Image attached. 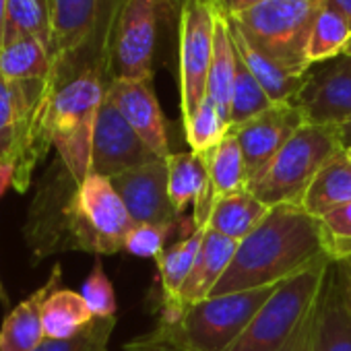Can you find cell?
Returning a JSON list of instances; mask_svg holds the SVG:
<instances>
[{"label": "cell", "mask_w": 351, "mask_h": 351, "mask_svg": "<svg viewBox=\"0 0 351 351\" xmlns=\"http://www.w3.org/2000/svg\"><path fill=\"white\" fill-rule=\"evenodd\" d=\"M320 258H326L320 221L300 205L273 207L261 226L238 244L230 269L211 295L283 283Z\"/></svg>", "instance_id": "6da1fadb"}, {"label": "cell", "mask_w": 351, "mask_h": 351, "mask_svg": "<svg viewBox=\"0 0 351 351\" xmlns=\"http://www.w3.org/2000/svg\"><path fill=\"white\" fill-rule=\"evenodd\" d=\"M330 258L285 279L226 351H312Z\"/></svg>", "instance_id": "7a4b0ae2"}, {"label": "cell", "mask_w": 351, "mask_h": 351, "mask_svg": "<svg viewBox=\"0 0 351 351\" xmlns=\"http://www.w3.org/2000/svg\"><path fill=\"white\" fill-rule=\"evenodd\" d=\"M56 79L13 81L0 75V161L17 167L15 191L27 193L52 149L48 116Z\"/></svg>", "instance_id": "3957f363"}, {"label": "cell", "mask_w": 351, "mask_h": 351, "mask_svg": "<svg viewBox=\"0 0 351 351\" xmlns=\"http://www.w3.org/2000/svg\"><path fill=\"white\" fill-rule=\"evenodd\" d=\"M110 77L104 69H81L56 77L48 130L56 157L81 184L91 171V145Z\"/></svg>", "instance_id": "277c9868"}, {"label": "cell", "mask_w": 351, "mask_h": 351, "mask_svg": "<svg viewBox=\"0 0 351 351\" xmlns=\"http://www.w3.org/2000/svg\"><path fill=\"white\" fill-rule=\"evenodd\" d=\"M124 0H52V58L56 77L104 69ZM110 77V75H108Z\"/></svg>", "instance_id": "5b68a950"}, {"label": "cell", "mask_w": 351, "mask_h": 351, "mask_svg": "<svg viewBox=\"0 0 351 351\" xmlns=\"http://www.w3.org/2000/svg\"><path fill=\"white\" fill-rule=\"evenodd\" d=\"M326 0H267L228 19L256 50L293 75L310 71L308 42Z\"/></svg>", "instance_id": "8992f818"}, {"label": "cell", "mask_w": 351, "mask_h": 351, "mask_svg": "<svg viewBox=\"0 0 351 351\" xmlns=\"http://www.w3.org/2000/svg\"><path fill=\"white\" fill-rule=\"evenodd\" d=\"M343 151L337 124L306 122L275 155L265 173L248 191L269 209L300 205L320 167Z\"/></svg>", "instance_id": "52a82bcc"}, {"label": "cell", "mask_w": 351, "mask_h": 351, "mask_svg": "<svg viewBox=\"0 0 351 351\" xmlns=\"http://www.w3.org/2000/svg\"><path fill=\"white\" fill-rule=\"evenodd\" d=\"M134 226L124 201L110 178L87 173L69 205V232L75 250L95 256L124 250V240Z\"/></svg>", "instance_id": "ba28073f"}, {"label": "cell", "mask_w": 351, "mask_h": 351, "mask_svg": "<svg viewBox=\"0 0 351 351\" xmlns=\"http://www.w3.org/2000/svg\"><path fill=\"white\" fill-rule=\"evenodd\" d=\"M169 15V0H124L110 42V81H153L159 23Z\"/></svg>", "instance_id": "9c48e42d"}, {"label": "cell", "mask_w": 351, "mask_h": 351, "mask_svg": "<svg viewBox=\"0 0 351 351\" xmlns=\"http://www.w3.org/2000/svg\"><path fill=\"white\" fill-rule=\"evenodd\" d=\"M281 283L211 295L184 310L180 328L201 351H226L252 322Z\"/></svg>", "instance_id": "30bf717a"}, {"label": "cell", "mask_w": 351, "mask_h": 351, "mask_svg": "<svg viewBox=\"0 0 351 351\" xmlns=\"http://www.w3.org/2000/svg\"><path fill=\"white\" fill-rule=\"evenodd\" d=\"M77 186L79 182L56 157L34 195L23 228L25 244L34 256V263L73 248L69 232V205Z\"/></svg>", "instance_id": "8fae6325"}, {"label": "cell", "mask_w": 351, "mask_h": 351, "mask_svg": "<svg viewBox=\"0 0 351 351\" xmlns=\"http://www.w3.org/2000/svg\"><path fill=\"white\" fill-rule=\"evenodd\" d=\"M217 11L209 0H189L180 11L182 116L191 118L207 97Z\"/></svg>", "instance_id": "7c38bea8"}, {"label": "cell", "mask_w": 351, "mask_h": 351, "mask_svg": "<svg viewBox=\"0 0 351 351\" xmlns=\"http://www.w3.org/2000/svg\"><path fill=\"white\" fill-rule=\"evenodd\" d=\"M308 120L304 110L295 101H285L273 104L269 110L254 116L252 120L230 128L244 157L248 186L261 178L269 163L275 159V155L283 149V145Z\"/></svg>", "instance_id": "4fadbf2b"}, {"label": "cell", "mask_w": 351, "mask_h": 351, "mask_svg": "<svg viewBox=\"0 0 351 351\" xmlns=\"http://www.w3.org/2000/svg\"><path fill=\"white\" fill-rule=\"evenodd\" d=\"M157 157L134 128L124 120L118 108L106 95L97 114L93 145H91V171L104 178H114L118 173L151 163ZM89 171V173H91Z\"/></svg>", "instance_id": "5bb4252c"}, {"label": "cell", "mask_w": 351, "mask_h": 351, "mask_svg": "<svg viewBox=\"0 0 351 351\" xmlns=\"http://www.w3.org/2000/svg\"><path fill=\"white\" fill-rule=\"evenodd\" d=\"M295 104L308 122L341 124L351 120V56L312 64Z\"/></svg>", "instance_id": "9a60e30c"}, {"label": "cell", "mask_w": 351, "mask_h": 351, "mask_svg": "<svg viewBox=\"0 0 351 351\" xmlns=\"http://www.w3.org/2000/svg\"><path fill=\"white\" fill-rule=\"evenodd\" d=\"M116 193L124 201L134 223H173L178 226L180 215L176 213L167 193V163L153 159L141 167L128 169L110 178Z\"/></svg>", "instance_id": "2e32d148"}, {"label": "cell", "mask_w": 351, "mask_h": 351, "mask_svg": "<svg viewBox=\"0 0 351 351\" xmlns=\"http://www.w3.org/2000/svg\"><path fill=\"white\" fill-rule=\"evenodd\" d=\"M106 95L157 157L165 159L171 153L169 141H167L165 118L161 114L151 81L116 79L108 83Z\"/></svg>", "instance_id": "e0dca14e"}, {"label": "cell", "mask_w": 351, "mask_h": 351, "mask_svg": "<svg viewBox=\"0 0 351 351\" xmlns=\"http://www.w3.org/2000/svg\"><path fill=\"white\" fill-rule=\"evenodd\" d=\"M167 163V193L176 213L182 215L195 205V230L207 228L215 203L205 157L195 151H178L165 157Z\"/></svg>", "instance_id": "ac0fdd59"}, {"label": "cell", "mask_w": 351, "mask_h": 351, "mask_svg": "<svg viewBox=\"0 0 351 351\" xmlns=\"http://www.w3.org/2000/svg\"><path fill=\"white\" fill-rule=\"evenodd\" d=\"M62 267L54 265L48 281L19 302L3 320L0 326V351H36V347L46 339L42 324V308L48 295L60 287Z\"/></svg>", "instance_id": "d6986e66"}, {"label": "cell", "mask_w": 351, "mask_h": 351, "mask_svg": "<svg viewBox=\"0 0 351 351\" xmlns=\"http://www.w3.org/2000/svg\"><path fill=\"white\" fill-rule=\"evenodd\" d=\"M312 351H351V304L332 261L326 273Z\"/></svg>", "instance_id": "ffe728a7"}, {"label": "cell", "mask_w": 351, "mask_h": 351, "mask_svg": "<svg viewBox=\"0 0 351 351\" xmlns=\"http://www.w3.org/2000/svg\"><path fill=\"white\" fill-rule=\"evenodd\" d=\"M238 244L240 242H234L207 226L195 267L180 291V300L186 306L203 302L211 295L215 285L221 281V277L230 269L234 254L238 250Z\"/></svg>", "instance_id": "44dd1931"}, {"label": "cell", "mask_w": 351, "mask_h": 351, "mask_svg": "<svg viewBox=\"0 0 351 351\" xmlns=\"http://www.w3.org/2000/svg\"><path fill=\"white\" fill-rule=\"evenodd\" d=\"M349 203H351V159L343 149L320 167L310 189L306 191L300 207L314 219H322L324 215Z\"/></svg>", "instance_id": "7402d4cb"}, {"label": "cell", "mask_w": 351, "mask_h": 351, "mask_svg": "<svg viewBox=\"0 0 351 351\" xmlns=\"http://www.w3.org/2000/svg\"><path fill=\"white\" fill-rule=\"evenodd\" d=\"M0 75L13 81L56 79L50 48L27 34H7L0 44Z\"/></svg>", "instance_id": "603a6c76"}, {"label": "cell", "mask_w": 351, "mask_h": 351, "mask_svg": "<svg viewBox=\"0 0 351 351\" xmlns=\"http://www.w3.org/2000/svg\"><path fill=\"white\" fill-rule=\"evenodd\" d=\"M230 23V21H228ZM232 40L236 46V52L240 60L248 66V71L254 75V79L261 83L265 93L273 104H285V101H295L298 95L302 93L308 73L306 75H293L281 69L277 62H273L269 56H265L261 50H256L232 23H230Z\"/></svg>", "instance_id": "cb8c5ba5"}, {"label": "cell", "mask_w": 351, "mask_h": 351, "mask_svg": "<svg viewBox=\"0 0 351 351\" xmlns=\"http://www.w3.org/2000/svg\"><path fill=\"white\" fill-rule=\"evenodd\" d=\"M267 213L269 207L244 189L215 199L207 226L234 242H242L261 226Z\"/></svg>", "instance_id": "d4e9b609"}, {"label": "cell", "mask_w": 351, "mask_h": 351, "mask_svg": "<svg viewBox=\"0 0 351 351\" xmlns=\"http://www.w3.org/2000/svg\"><path fill=\"white\" fill-rule=\"evenodd\" d=\"M236 69H238V52L232 40L230 23L223 15L217 13L213 56H211L209 79H207V97L221 110L228 122H230V101H232Z\"/></svg>", "instance_id": "484cf974"}, {"label": "cell", "mask_w": 351, "mask_h": 351, "mask_svg": "<svg viewBox=\"0 0 351 351\" xmlns=\"http://www.w3.org/2000/svg\"><path fill=\"white\" fill-rule=\"evenodd\" d=\"M93 314L87 308L81 293L73 289H54L42 308V324L46 339H71L83 332L91 322Z\"/></svg>", "instance_id": "4316f807"}, {"label": "cell", "mask_w": 351, "mask_h": 351, "mask_svg": "<svg viewBox=\"0 0 351 351\" xmlns=\"http://www.w3.org/2000/svg\"><path fill=\"white\" fill-rule=\"evenodd\" d=\"M205 230L207 228L193 230L186 238L178 240L171 246H167L163 250V254L155 261L157 263V275H159L163 300H167V302L169 300L182 302L180 300V291H182V285L186 283V279H189V275H191V271L195 267L197 254H199L203 238H205Z\"/></svg>", "instance_id": "83f0119b"}, {"label": "cell", "mask_w": 351, "mask_h": 351, "mask_svg": "<svg viewBox=\"0 0 351 351\" xmlns=\"http://www.w3.org/2000/svg\"><path fill=\"white\" fill-rule=\"evenodd\" d=\"M351 40V23L345 13L332 3L326 0L322 11L318 13L310 42H308V60L310 64L326 62L341 56Z\"/></svg>", "instance_id": "f1b7e54d"}, {"label": "cell", "mask_w": 351, "mask_h": 351, "mask_svg": "<svg viewBox=\"0 0 351 351\" xmlns=\"http://www.w3.org/2000/svg\"><path fill=\"white\" fill-rule=\"evenodd\" d=\"M203 157L207 163L209 182H211V191L215 199L244 191L248 186L244 157L232 132H228V136L217 147L203 153Z\"/></svg>", "instance_id": "f546056e"}, {"label": "cell", "mask_w": 351, "mask_h": 351, "mask_svg": "<svg viewBox=\"0 0 351 351\" xmlns=\"http://www.w3.org/2000/svg\"><path fill=\"white\" fill-rule=\"evenodd\" d=\"M7 34L34 36L52 52V0H7Z\"/></svg>", "instance_id": "4dcf8cb0"}, {"label": "cell", "mask_w": 351, "mask_h": 351, "mask_svg": "<svg viewBox=\"0 0 351 351\" xmlns=\"http://www.w3.org/2000/svg\"><path fill=\"white\" fill-rule=\"evenodd\" d=\"M273 101L261 87V83L254 79V75L248 71V66L238 56V69L236 79L232 87V101H230V128L240 126L254 116L269 110Z\"/></svg>", "instance_id": "1f68e13d"}, {"label": "cell", "mask_w": 351, "mask_h": 351, "mask_svg": "<svg viewBox=\"0 0 351 351\" xmlns=\"http://www.w3.org/2000/svg\"><path fill=\"white\" fill-rule=\"evenodd\" d=\"M184 130L191 151L203 155L213 147H217L228 136L230 122L221 114V110L209 97H205L203 104L197 108V112L184 120Z\"/></svg>", "instance_id": "d6a6232c"}, {"label": "cell", "mask_w": 351, "mask_h": 351, "mask_svg": "<svg viewBox=\"0 0 351 351\" xmlns=\"http://www.w3.org/2000/svg\"><path fill=\"white\" fill-rule=\"evenodd\" d=\"M81 295L87 304V308L91 310L93 318L106 320V318H116V293H114V285L110 281V277L104 271L101 258L97 256L93 263L91 273L85 277L83 287H81Z\"/></svg>", "instance_id": "836d02e7"}, {"label": "cell", "mask_w": 351, "mask_h": 351, "mask_svg": "<svg viewBox=\"0 0 351 351\" xmlns=\"http://www.w3.org/2000/svg\"><path fill=\"white\" fill-rule=\"evenodd\" d=\"M116 318H95L83 332L71 339H44L36 351H108Z\"/></svg>", "instance_id": "e575fe53"}, {"label": "cell", "mask_w": 351, "mask_h": 351, "mask_svg": "<svg viewBox=\"0 0 351 351\" xmlns=\"http://www.w3.org/2000/svg\"><path fill=\"white\" fill-rule=\"evenodd\" d=\"M124 351H201L180 328V322H163L124 345Z\"/></svg>", "instance_id": "d590c367"}, {"label": "cell", "mask_w": 351, "mask_h": 351, "mask_svg": "<svg viewBox=\"0 0 351 351\" xmlns=\"http://www.w3.org/2000/svg\"><path fill=\"white\" fill-rule=\"evenodd\" d=\"M173 228V223H134L126 234L124 252L157 261L163 254L165 242L171 236Z\"/></svg>", "instance_id": "8d00e7d4"}, {"label": "cell", "mask_w": 351, "mask_h": 351, "mask_svg": "<svg viewBox=\"0 0 351 351\" xmlns=\"http://www.w3.org/2000/svg\"><path fill=\"white\" fill-rule=\"evenodd\" d=\"M320 221L322 236L335 240H351V203L324 215Z\"/></svg>", "instance_id": "74e56055"}, {"label": "cell", "mask_w": 351, "mask_h": 351, "mask_svg": "<svg viewBox=\"0 0 351 351\" xmlns=\"http://www.w3.org/2000/svg\"><path fill=\"white\" fill-rule=\"evenodd\" d=\"M211 3L219 15H223L226 19H232V17H238L263 3H267V0H211Z\"/></svg>", "instance_id": "f35d334b"}, {"label": "cell", "mask_w": 351, "mask_h": 351, "mask_svg": "<svg viewBox=\"0 0 351 351\" xmlns=\"http://www.w3.org/2000/svg\"><path fill=\"white\" fill-rule=\"evenodd\" d=\"M17 178V167L9 161H0V199L9 189H15Z\"/></svg>", "instance_id": "ab89813d"}, {"label": "cell", "mask_w": 351, "mask_h": 351, "mask_svg": "<svg viewBox=\"0 0 351 351\" xmlns=\"http://www.w3.org/2000/svg\"><path fill=\"white\" fill-rule=\"evenodd\" d=\"M337 267H339V273H341V279H343V285H345L347 300L351 304V256L343 258V261H337Z\"/></svg>", "instance_id": "60d3db41"}, {"label": "cell", "mask_w": 351, "mask_h": 351, "mask_svg": "<svg viewBox=\"0 0 351 351\" xmlns=\"http://www.w3.org/2000/svg\"><path fill=\"white\" fill-rule=\"evenodd\" d=\"M337 128H339V138H341L343 149H351V120L337 124Z\"/></svg>", "instance_id": "b9f144b4"}, {"label": "cell", "mask_w": 351, "mask_h": 351, "mask_svg": "<svg viewBox=\"0 0 351 351\" xmlns=\"http://www.w3.org/2000/svg\"><path fill=\"white\" fill-rule=\"evenodd\" d=\"M7 29V0H0V44H3Z\"/></svg>", "instance_id": "7bdbcfd3"}, {"label": "cell", "mask_w": 351, "mask_h": 351, "mask_svg": "<svg viewBox=\"0 0 351 351\" xmlns=\"http://www.w3.org/2000/svg\"><path fill=\"white\" fill-rule=\"evenodd\" d=\"M332 3L345 13V17H347L349 23H351V0H332Z\"/></svg>", "instance_id": "ee69618b"}, {"label": "cell", "mask_w": 351, "mask_h": 351, "mask_svg": "<svg viewBox=\"0 0 351 351\" xmlns=\"http://www.w3.org/2000/svg\"><path fill=\"white\" fill-rule=\"evenodd\" d=\"M184 3H189V0H169V5H171L173 13H178V15H180V11H182ZM209 3H211V0H209Z\"/></svg>", "instance_id": "f6af8a7d"}, {"label": "cell", "mask_w": 351, "mask_h": 351, "mask_svg": "<svg viewBox=\"0 0 351 351\" xmlns=\"http://www.w3.org/2000/svg\"><path fill=\"white\" fill-rule=\"evenodd\" d=\"M0 302L9 304V295H7V289H5V283H3V277H0Z\"/></svg>", "instance_id": "bcb514c9"}, {"label": "cell", "mask_w": 351, "mask_h": 351, "mask_svg": "<svg viewBox=\"0 0 351 351\" xmlns=\"http://www.w3.org/2000/svg\"><path fill=\"white\" fill-rule=\"evenodd\" d=\"M343 54L351 56V40H349V44H347V48H345V52H343Z\"/></svg>", "instance_id": "7dc6e473"}, {"label": "cell", "mask_w": 351, "mask_h": 351, "mask_svg": "<svg viewBox=\"0 0 351 351\" xmlns=\"http://www.w3.org/2000/svg\"><path fill=\"white\" fill-rule=\"evenodd\" d=\"M345 153H347V157L351 159V149H345Z\"/></svg>", "instance_id": "c3c4849f"}]
</instances>
